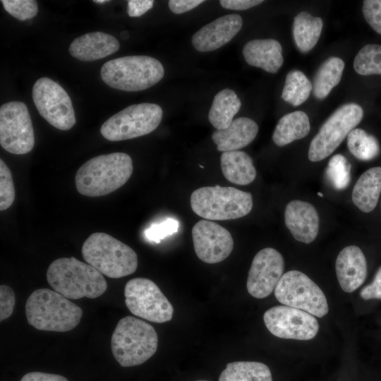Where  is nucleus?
Wrapping results in <instances>:
<instances>
[{
  "label": "nucleus",
  "mask_w": 381,
  "mask_h": 381,
  "mask_svg": "<svg viewBox=\"0 0 381 381\" xmlns=\"http://www.w3.org/2000/svg\"><path fill=\"white\" fill-rule=\"evenodd\" d=\"M133 170L132 159L126 153L101 155L87 160L78 169L75 187L83 195H106L123 186Z\"/></svg>",
  "instance_id": "1"
},
{
  "label": "nucleus",
  "mask_w": 381,
  "mask_h": 381,
  "mask_svg": "<svg viewBox=\"0 0 381 381\" xmlns=\"http://www.w3.org/2000/svg\"><path fill=\"white\" fill-rule=\"evenodd\" d=\"M47 280L54 291L68 299L95 298L107 289L102 274L74 257L54 260L47 269Z\"/></svg>",
  "instance_id": "2"
},
{
  "label": "nucleus",
  "mask_w": 381,
  "mask_h": 381,
  "mask_svg": "<svg viewBox=\"0 0 381 381\" xmlns=\"http://www.w3.org/2000/svg\"><path fill=\"white\" fill-rule=\"evenodd\" d=\"M25 309L29 325L43 331H70L78 326L83 315L78 306L49 289H39L31 293Z\"/></svg>",
  "instance_id": "3"
},
{
  "label": "nucleus",
  "mask_w": 381,
  "mask_h": 381,
  "mask_svg": "<svg viewBox=\"0 0 381 381\" xmlns=\"http://www.w3.org/2000/svg\"><path fill=\"white\" fill-rule=\"evenodd\" d=\"M158 336L149 323L126 316L117 323L111 338V349L116 361L123 367L140 365L157 351Z\"/></svg>",
  "instance_id": "4"
},
{
  "label": "nucleus",
  "mask_w": 381,
  "mask_h": 381,
  "mask_svg": "<svg viewBox=\"0 0 381 381\" xmlns=\"http://www.w3.org/2000/svg\"><path fill=\"white\" fill-rule=\"evenodd\" d=\"M164 75L161 62L145 55L126 56L107 61L100 76L109 87L136 92L146 90L160 81Z\"/></svg>",
  "instance_id": "5"
},
{
  "label": "nucleus",
  "mask_w": 381,
  "mask_h": 381,
  "mask_svg": "<svg viewBox=\"0 0 381 381\" xmlns=\"http://www.w3.org/2000/svg\"><path fill=\"white\" fill-rule=\"evenodd\" d=\"M85 262L109 278H121L135 272L138 255L128 245L109 234H92L81 249Z\"/></svg>",
  "instance_id": "6"
},
{
  "label": "nucleus",
  "mask_w": 381,
  "mask_h": 381,
  "mask_svg": "<svg viewBox=\"0 0 381 381\" xmlns=\"http://www.w3.org/2000/svg\"><path fill=\"white\" fill-rule=\"evenodd\" d=\"M190 202L193 211L207 220L241 218L247 215L253 207L250 193L218 185L195 190Z\"/></svg>",
  "instance_id": "7"
},
{
  "label": "nucleus",
  "mask_w": 381,
  "mask_h": 381,
  "mask_svg": "<svg viewBox=\"0 0 381 381\" xmlns=\"http://www.w3.org/2000/svg\"><path fill=\"white\" fill-rule=\"evenodd\" d=\"M162 109L157 104H132L109 118L100 128L102 136L120 141L147 135L155 131L162 119Z\"/></svg>",
  "instance_id": "8"
},
{
  "label": "nucleus",
  "mask_w": 381,
  "mask_h": 381,
  "mask_svg": "<svg viewBox=\"0 0 381 381\" xmlns=\"http://www.w3.org/2000/svg\"><path fill=\"white\" fill-rule=\"evenodd\" d=\"M277 301L284 306L306 311L322 318L329 307L321 289L306 274L291 270L282 276L274 289Z\"/></svg>",
  "instance_id": "9"
},
{
  "label": "nucleus",
  "mask_w": 381,
  "mask_h": 381,
  "mask_svg": "<svg viewBox=\"0 0 381 381\" xmlns=\"http://www.w3.org/2000/svg\"><path fill=\"white\" fill-rule=\"evenodd\" d=\"M363 116V110L358 104L348 103L339 107L311 140L308 159L319 162L329 156L361 122Z\"/></svg>",
  "instance_id": "10"
},
{
  "label": "nucleus",
  "mask_w": 381,
  "mask_h": 381,
  "mask_svg": "<svg viewBox=\"0 0 381 381\" xmlns=\"http://www.w3.org/2000/svg\"><path fill=\"white\" fill-rule=\"evenodd\" d=\"M124 296L126 306L134 315L156 323L168 322L173 317L171 303L149 279H130L126 284Z\"/></svg>",
  "instance_id": "11"
},
{
  "label": "nucleus",
  "mask_w": 381,
  "mask_h": 381,
  "mask_svg": "<svg viewBox=\"0 0 381 381\" xmlns=\"http://www.w3.org/2000/svg\"><path fill=\"white\" fill-rule=\"evenodd\" d=\"M32 96L39 114L52 126L67 131L75 125L71 98L56 82L47 77L39 78L33 85Z\"/></svg>",
  "instance_id": "12"
},
{
  "label": "nucleus",
  "mask_w": 381,
  "mask_h": 381,
  "mask_svg": "<svg viewBox=\"0 0 381 381\" xmlns=\"http://www.w3.org/2000/svg\"><path fill=\"white\" fill-rule=\"evenodd\" d=\"M0 144L7 152L24 155L35 145L31 118L26 105L12 101L0 107Z\"/></svg>",
  "instance_id": "13"
},
{
  "label": "nucleus",
  "mask_w": 381,
  "mask_h": 381,
  "mask_svg": "<svg viewBox=\"0 0 381 381\" xmlns=\"http://www.w3.org/2000/svg\"><path fill=\"white\" fill-rule=\"evenodd\" d=\"M263 320L270 332L282 339L310 340L319 330V323L313 315L287 306L267 310Z\"/></svg>",
  "instance_id": "14"
},
{
  "label": "nucleus",
  "mask_w": 381,
  "mask_h": 381,
  "mask_svg": "<svg viewBox=\"0 0 381 381\" xmlns=\"http://www.w3.org/2000/svg\"><path fill=\"white\" fill-rule=\"evenodd\" d=\"M284 261L282 254L273 248H265L256 253L250 267L246 288L256 298L270 295L283 275Z\"/></svg>",
  "instance_id": "15"
},
{
  "label": "nucleus",
  "mask_w": 381,
  "mask_h": 381,
  "mask_svg": "<svg viewBox=\"0 0 381 381\" xmlns=\"http://www.w3.org/2000/svg\"><path fill=\"white\" fill-rule=\"evenodd\" d=\"M194 250L198 258L208 264L218 263L229 256L234 240L229 231L221 225L202 219L192 229Z\"/></svg>",
  "instance_id": "16"
},
{
  "label": "nucleus",
  "mask_w": 381,
  "mask_h": 381,
  "mask_svg": "<svg viewBox=\"0 0 381 381\" xmlns=\"http://www.w3.org/2000/svg\"><path fill=\"white\" fill-rule=\"evenodd\" d=\"M242 24V18L238 14L221 16L202 27L193 35V46L197 51L202 52L220 48L235 37Z\"/></svg>",
  "instance_id": "17"
},
{
  "label": "nucleus",
  "mask_w": 381,
  "mask_h": 381,
  "mask_svg": "<svg viewBox=\"0 0 381 381\" xmlns=\"http://www.w3.org/2000/svg\"><path fill=\"white\" fill-rule=\"evenodd\" d=\"M286 226L294 238L304 243L313 242L319 231V216L310 203L294 200L286 206L284 211Z\"/></svg>",
  "instance_id": "18"
},
{
  "label": "nucleus",
  "mask_w": 381,
  "mask_h": 381,
  "mask_svg": "<svg viewBox=\"0 0 381 381\" xmlns=\"http://www.w3.org/2000/svg\"><path fill=\"white\" fill-rule=\"evenodd\" d=\"M337 277L341 289L351 293L360 287L367 275V262L361 248L349 246L339 253L335 263Z\"/></svg>",
  "instance_id": "19"
},
{
  "label": "nucleus",
  "mask_w": 381,
  "mask_h": 381,
  "mask_svg": "<svg viewBox=\"0 0 381 381\" xmlns=\"http://www.w3.org/2000/svg\"><path fill=\"white\" fill-rule=\"evenodd\" d=\"M119 47V42L114 36L103 32H92L75 38L68 51L78 60L90 61L114 54Z\"/></svg>",
  "instance_id": "20"
},
{
  "label": "nucleus",
  "mask_w": 381,
  "mask_h": 381,
  "mask_svg": "<svg viewBox=\"0 0 381 381\" xmlns=\"http://www.w3.org/2000/svg\"><path fill=\"white\" fill-rule=\"evenodd\" d=\"M258 132V124L248 117H238L226 128L215 131L212 139L221 152L235 151L250 144Z\"/></svg>",
  "instance_id": "21"
},
{
  "label": "nucleus",
  "mask_w": 381,
  "mask_h": 381,
  "mask_svg": "<svg viewBox=\"0 0 381 381\" xmlns=\"http://www.w3.org/2000/svg\"><path fill=\"white\" fill-rule=\"evenodd\" d=\"M243 55L250 66L275 73L283 64L282 48L274 39L253 40L245 44Z\"/></svg>",
  "instance_id": "22"
},
{
  "label": "nucleus",
  "mask_w": 381,
  "mask_h": 381,
  "mask_svg": "<svg viewBox=\"0 0 381 381\" xmlns=\"http://www.w3.org/2000/svg\"><path fill=\"white\" fill-rule=\"evenodd\" d=\"M381 193V167H372L361 174L352 192L353 204L363 212H370L377 205Z\"/></svg>",
  "instance_id": "23"
},
{
  "label": "nucleus",
  "mask_w": 381,
  "mask_h": 381,
  "mask_svg": "<svg viewBox=\"0 0 381 381\" xmlns=\"http://www.w3.org/2000/svg\"><path fill=\"white\" fill-rule=\"evenodd\" d=\"M221 169L225 179L237 185H248L256 177L253 159L245 152H224L220 157Z\"/></svg>",
  "instance_id": "24"
},
{
  "label": "nucleus",
  "mask_w": 381,
  "mask_h": 381,
  "mask_svg": "<svg viewBox=\"0 0 381 381\" xmlns=\"http://www.w3.org/2000/svg\"><path fill=\"white\" fill-rule=\"evenodd\" d=\"M310 129L308 115L302 111H296L282 116L278 121L272 134V140L279 147L306 137Z\"/></svg>",
  "instance_id": "25"
},
{
  "label": "nucleus",
  "mask_w": 381,
  "mask_h": 381,
  "mask_svg": "<svg viewBox=\"0 0 381 381\" xmlns=\"http://www.w3.org/2000/svg\"><path fill=\"white\" fill-rule=\"evenodd\" d=\"M241 106V100L234 90L225 88L219 91L214 96L208 113L210 123L217 130L227 128Z\"/></svg>",
  "instance_id": "26"
},
{
  "label": "nucleus",
  "mask_w": 381,
  "mask_h": 381,
  "mask_svg": "<svg viewBox=\"0 0 381 381\" xmlns=\"http://www.w3.org/2000/svg\"><path fill=\"white\" fill-rule=\"evenodd\" d=\"M323 26L322 20L302 11L298 13L293 23V37L298 49L306 53L317 44Z\"/></svg>",
  "instance_id": "27"
},
{
  "label": "nucleus",
  "mask_w": 381,
  "mask_h": 381,
  "mask_svg": "<svg viewBox=\"0 0 381 381\" xmlns=\"http://www.w3.org/2000/svg\"><path fill=\"white\" fill-rule=\"evenodd\" d=\"M344 63L341 58L329 57L318 69L313 82L314 96L322 99L337 85L341 78Z\"/></svg>",
  "instance_id": "28"
},
{
  "label": "nucleus",
  "mask_w": 381,
  "mask_h": 381,
  "mask_svg": "<svg viewBox=\"0 0 381 381\" xmlns=\"http://www.w3.org/2000/svg\"><path fill=\"white\" fill-rule=\"evenodd\" d=\"M219 381H272L267 365L257 361H235L226 364Z\"/></svg>",
  "instance_id": "29"
},
{
  "label": "nucleus",
  "mask_w": 381,
  "mask_h": 381,
  "mask_svg": "<svg viewBox=\"0 0 381 381\" xmlns=\"http://www.w3.org/2000/svg\"><path fill=\"white\" fill-rule=\"evenodd\" d=\"M312 90L313 84L306 75L293 70L286 75L282 98L293 106H298L307 100Z\"/></svg>",
  "instance_id": "30"
},
{
  "label": "nucleus",
  "mask_w": 381,
  "mask_h": 381,
  "mask_svg": "<svg viewBox=\"0 0 381 381\" xmlns=\"http://www.w3.org/2000/svg\"><path fill=\"white\" fill-rule=\"evenodd\" d=\"M347 147L356 158L362 161L373 159L380 153L376 138L361 128H354L349 133Z\"/></svg>",
  "instance_id": "31"
},
{
  "label": "nucleus",
  "mask_w": 381,
  "mask_h": 381,
  "mask_svg": "<svg viewBox=\"0 0 381 381\" xmlns=\"http://www.w3.org/2000/svg\"><path fill=\"white\" fill-rule=\"evenodd\" d=\"M353 68L362 75H381V45L368 44L363 47L354 59Z\"/></svg>",
  "instance_id": "32"
},
{
  "label": "nucleus",
  "mask_w": 381,
  "mask_h": 381,
  "mask_svg": "<svg viewBox=\"0 0 381 381\" xmlns=\"http://www.w3.org/2000/svg\"><path fill=\"white\" fill-rule=\"evenodd\" d=\"M326 176L335 189L344 190L350 183L351 164L342 155H335L328 162Z\"/></svg>",
  "instance_id": "33"
},
{
  "label": "nucleus",
  "mask_w": 381,
  "mask_h": 381,
  "mask_svg": "<svg viewBox=\"0 0 381 381\" xmlns=\"http://www.w3.org/2000/svg\"><path fill=\"white\" fill-rule=\"evenodd\" d=\"M1 2L9 14L22 21L32 18L38 12L35 0H1Z\"/></svg>",
  "instance_id": "34"
},
{
  "label": "nucleus",
  "mask_w": 381,
  "mask_h": 381,
  "mask_svg": "<svg viewBox=\"0 0 381 381\" xmlns=\"http://www.w3.org/2000/svg\"><path fill=\"white\" fill-rule=\"evenodd\" d=\"M15 199V188L12 174L2 159H0V210L8 209Z\"/></svg>",
  "instance_id": "35"
},
{
  "label": "nucleus",
  "mask_w": 381,
  "mask_h": 381,
  "mask_svg": "<svg viewBox=\"0 0 381 381\" xmlns=\"http://www.w3.org/2000/svg\"><path fill=\"white\" fill-rule=\"evenodd\" d=\"M179 222L173 218H168L160 223L152 224L145 231V237L150 241L159 243L166 236L179 231Z\"/></svg>",
  "instance_id": "36"
},
{
  "label": "nucleus",
  "mask_w": 381,
  "mask_h": 381,
  "mask_svg": "<svg viewBox=\"0 0 381 381\" xmlns=\"http://www.w3.org/2000/svg\"><path fill=\"white\" fill-rule=\"evenodd\" d=\"M362 12L370 26L381 35V0L363 1Z\"/></svg>",
  "instance_id": "37"
},
{
  "label": "nucleus",
  "mask_w": 381,
  "mask_h": 381,
  "mask_svg": "<svg viewBox=\"0 0 381 381\" xmlns=\"http://www.w3.org/2000/svg\"><path fill=\"white\" fill-rule=\"evenodd\" d=\"M15 306V294L13 289L7 285L0 286V320L3 321L9 318L13 311Z\"/></svg>",
  "instance_id": "38"
},
{
  "label": "nucleus",
  "mask_w": 381,
  "mask_h": 381,
  "mask_svg": "<svg viewBox=\"0 0 381 381\" xmlns=\"http://www.w3.org/2000/svg\"><path fill=\"white\" fill-rule=\"evenodd\" d=\"M360 295L365 300L381 299V266L375 273L373 282L363 288Z\"/></svg>",
  "instance_id": "39"
},
{
  "label": "nucleus",
  "mask_w": 381,
  "mask_h": 381,
  "mask_svg": "<svg viewBox=\"0 0 381 381\" xmlns=\"http://www.w3.org/2000/svg\"><path fill=\"white\" fill-rule=\"evenodd\" d=\"M152 0L128 1V14L131 17H139L145 13L153 6Z\"/></svg>",
  "instance_id": "40"
},
{
  "label": "nucleus",
  "mask_w": 381,
  "mask_h": 381,
  "mask_svg": "<svg viewBox=\"0 0 381 381\" xmlns=\"http://www.w3.org/2000/svg\"><path fill=\"white\" fill-rule=\"evenodd\" d=\"M203 2L202 0H170L168 6L173 13L181 14L193 9Z\"/></svg>",
  "instance_id": "41"
},
{
  "label": "nucleus",
  "mask_w": 381,
  "mask_h": 381,
  "mask_svg": "<svg viewBox=\"0 0 381 381\" xmlns=\"http://www.w3.org/2000/svg\"><path fill=\"white\" fill-rule=\"evenodd\" d=\"M262 0H221V6L226 9L246 10L262 3Z\"/></svg>",
  "instance_id": "42"
},
{
  "label": "nucleus",
  "mask_w": 381,
  "mask_h": 381,
  "mask_svg": "<svg viewBox=\"0 0 381 381\" xmlns=\"http://www.w3.org/2000/svg\"><path fill=\"white\" fill-rule=\"evenodd\" d=\"M20 381H68L65 377L52 373L42 372H30L26 373Z\"/></svg>",
  "instance_id": "43"
},
{
  "label": "nucleus",
  "mask_w": 381,
  "mask_h": 381,
  "mask_svg": "<svg viewBox=\"0 0 381 381\" xmlns=\"http://www.w3.org/2000/svg\"><path fill=\"white\" fill-rule=\"evenodd\" d=\"M121 38H123V40H126L129 37V34L127 31H123L121 33Z\"/></svg>",
  "instance_id": "44"
},
{
  "label": "nucleus",
  "mask_w": 381,
  "mask_h": 381,
  "mask_svg": "<svg viewBox=\"0 0 381 381\" xmlns=\"http://www.w3.org/2000/svg\"><path fill=\"white\" fill-rule=\"evenodd\" d=\"M109 1L107 0H94L93 2L94 3H97V4H104L106 2H108Z\"/></svg>",
  "instance_id": "45"
},
{
  "label": "nucleus",
  "mask_w": 381,
  "mask_h": 381,
  "mask_svg": "<svg viewBox=\"0 0 381 381\" xmlns=\"http://www.w3.org/2000/svg\"><path fill=\"white\" fill-rule=\"evenodd\" d=\"M318 194L319 196H320V197H322V196H323L322 193H318Z\"/></svg>",
  "instance_id": "46"
},
{
  "label": "nucleus",
  "mask_w": 381,
  "mask_h": 381,
  "mask_svg": "<svg viewBox=\"0 0 381 381\" xmlns=\"http://www.w3.org/2000/svg\"><path fill=\"white\" fill-rule=\"evenodd\" d=\"M196 381H208V380H196Z\"/></svg>",
  "instance_id": "47"
}]
</instances>
